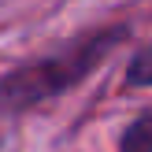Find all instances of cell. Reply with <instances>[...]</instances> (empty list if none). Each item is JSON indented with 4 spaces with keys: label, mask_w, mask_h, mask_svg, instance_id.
I'll return each mask as SVG.
<instances>
[{
    "label": "cell",
    "mask_w": 152,
    "mask_h": 152,
    "mask_svg": "<svg viewBox=\"0 0 152 152\" xmlns=\"http://www.w3.org/2000/svg\"><path fill=\"white\" fill-rule=\"evenodd\" d=\"M123 41H130L126 22L96 26L89 34L63 41L59 48L45 52V56L4 71L0 74V115H26V111L78 89Z\"/></svg>",
    "instance_id": "6da1fadb"
},
{
    "label": "cell",
    "mask_w": 152,
    "mask_h": 152,
    "mask_svg": "<svg viewBox=\"0 0 152 152\" xmlns=\"http://www.w3.org/2000/svg\"><path fill=\"white\" fill-rule=\"evenodd\" d=\"M119 152H152V108L126 123L119 134Z\"/></svg>",
    "instance_id": "7a4b0ae2"
},
{
    "label": "cell",
    "mask_w": 152,
    "mask_h": 152,
    "mask_svg": "<svg viewBox=\"0 0 152 152\" xmlns=\"http://www.w3.org/2000/svg\"><path fill=\"white\" fill-rule=\"evenodd\" d=\"M123 86L126 89H152V41L141 45V48L130 56L126 74H123Z\"/></svg>",
    "instance_id": "3957f363"
}]
</instances>
